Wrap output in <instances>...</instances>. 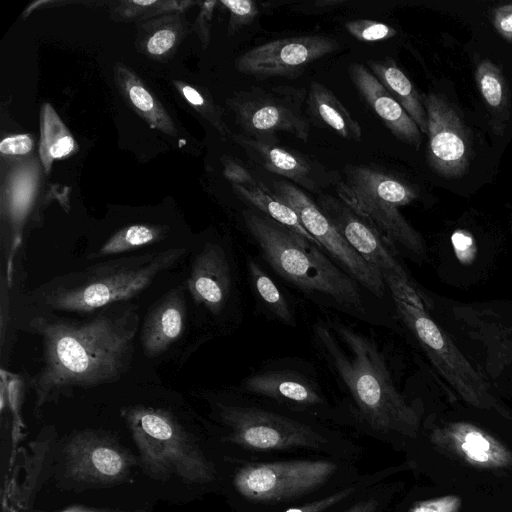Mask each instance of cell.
Returning a JSON list of instances; mask_svg holds the SVG:
<instances>
[{"label": "cell", "instance_id": "cell-20", "mask_svg": "<svg viewBox=\"0 0 512 512\" xmlns=\"http://www.w3.org/2000/svg\"><path fill=\"white\" fill-rule=\"evenodd\" d=\"M429 439L440 451L477 468L500 469L512 465V451L508 447L468 422L446 423L433 429Z\"/></svg>", "mask_w": 512, "mask_h": 512}, {"label": "cell", "instance_id": "cell-28", "mask_svg": "<svg viewBox=\"0 0 512 512\" xmlns=\"http://www.w3.org/2000/svg\"><path fill=\"white\" fill-rule=\"evenodd\" d=\"M475 81L490 116L495 134L502 135L510 117V92L500 67L490 59L481 60L475 70Z\"/></svg>", "mask_w": 512, "mask_h": 512}, {"label": "cell", "instance_id": "cell-44", "mask_svg": "<svg viewBox=\"0 0 512 512\" xmlns=\"http://www.w3.org/2000/svg\"><path fill=\"white\" fill-rule=\"evenodd\" d=\"M492 22L497 33L512 42V3L496 6L492 11Z\"/></svg>", "mask_w": 512, "mask_h": 512}, {"label": "cell", "instance_id": "cell-13", "mask_svg": "<svg viewBox=\"0 0 512 512\" xmlns=\"http://www.w3.org/2000/svg\"><path fill=\"white\" fill-rule=\"evenodd\" d=\"M305 96L302 88L278 86L267 90L251 87L235 93L227 100V105L247 136H274L282 131L306 142L310 126L302 112Z\"/></svg>", "mask_w": 512, "mask_h": 512}, {"label": "cell", "instance_id": "cell-47", "mask_svg": "<svg viewBox=\"0 0 512 512\" xmlns=\"http://www.w3.org/2000/svg\"><path fill=\"white\" fill-rule=\"evenodd\" d=\"M2 512H6V511L2 510Z\"/></svg>", "mask_w": 512, "mask_h": 512}, {"label": "cell", "instance_id": "cell-12", "mask_svg": "<svg viewBox=\"0 0 512 512\" xmlns=\"http://www.w3.org/2000/svg\"><path fill=\"white\" fill-rule=\"evenodd\" d=\"M194 302L212 319L239 325L243 318L242 293L235 254L219 242H207L196 254L187 279Z\"/></svg>", "mask_w": 512, "mask_h": 512}, {"label": "cell", "instance_id": "cell-25", "mask_svg": "<svg viewBox=\"0 0 512 512\" xmlns=\"http://www.w3.org/2000/svg\"><path fill=\"white\" fill-rule=\"evenodd\" d=\"M246 273L256 309L272 321L295 327L297 317L293 303L253 256L246 259Z\"/></svg>", "mask_w": 512, "mask_h": 512}, {"label": "cell", "instance_id": "cell-35", "mask_svg": "<svg viewBox=\"0 0 512 512\" xmlns=\"http://www.w3.org/2000/svg\"><path fill=\"white\" fill-rule=\"evenodd\" d=\"M175 87L187 103L208 121L223 137L231 138L232 133L223 119L222 109L204 89L182 81L174 82Z\"/></svg>", "mask_w": 512, "mask_h": 512}, {"label": "cell", "instance_id": "cell-33", "mask_svg": "<svg viewBox=\"0 0 512 512\" xmlns=\"http://www.w3.org/2000/svg\"><path fill=\"white\" fill-rule=\"evenodd\" d=\"M167 230L166 226L151 224L126 226L110 236L103 245L96 252L91 253L88 258L99 259L139 249L163 239L166 236Z\"/></svg>", "mask_w": 512, "mask_h": 512}, {"label": "cell", "instance_id": "cell-21", "mask_svg": "<svg viewBox=\"0 0 512 512\" xmlns=\"http://www.w3.org/2000/svg\"><path fill=\"white\" fill-rule=\"evenodd\" d=\"M453 313L467 333L484 345L486 365L492 378L499 377L503 370L512 366V316L475 306H457Z\"/></svg>", "mask_w": 512, "mask_h": 512}, {"label": "cell", "instance_id": "cell-6", "mask_svg": "<svg viewBox=\"0 0 512 512\" xmlns=\"http://www.w3.org/2000/svg\"><path fill=\"white\" fill-rule=\"evenodd\" d=\"M352 464L330 457L244 462L233 473L232 488L252 512L285 509L355 481L360 475Z\"/></svg>", "mask_w": 512, "mask_h": 512}, {"label": "cell", "instance_id": "cell-17", "mask_svg": "<svg viewBox=\"0 0 512 512\" xmlns=\"http://www.w3.org/2000/svg\"><path fill=\"white\" fill-rule=\"evenodd\" d=\"M41 182L35 157L10 161L1 189V220L5 229V278L12 285L15 258L21 247Z\"/></svg>", "mask_w": 512, "mask_h": 512}, {"label": "cell", "instance_id": "cell-31", "mask_svg": "<svg viewBox=\"0 0 512 512\" xmlns=\"http://www.w3.org/2000/svg\"><path fill=\"white\" fill-rule=\"evenodd\" d=\"M234 193L252 209L272 218L278 223L322 247L302 226L295 211L278 199L263 184L253 187L232 185ZM323 248V247H322Z\"/></svg>", "mask_w": 512, "mask_h": 512}, {"label": "cell", "instance_id": "cell-4", "mask_svg": "<svg viewBox=\"0 0 512 512\" xmlns=\"http://www.w3.org/2000/svg\"><path fill=\"white\" fill-rule=\"evenodd\" d=\"M212 409L222 429L221 442L244 452L245 462H257L259 456L302 451L352 461L360 450L326 422L237 390L215 400Z\"/></svg>", "mask_w": 512, "mask_h": 512}, {"label": "cell", "instance_id": "cell-19", "mask_svg": "<svg viewBox=\"0 0 512 512\" xmlns=\"http://www.w3.org/2000/svg\"><path fill=\"white\" fill-rule=\"evenodd\" d=\"M231 139L244 149L252 161L310 192L319 193L329 184L338 183L333 171L300 153L279 146L275 136L232 134Z\"/></svg>", "mask_w": 512, "mask_h": 512}, {"label": "cell", "instance_id": "cell-39", "mask_svg": "<svg viewBox=\"0 0 512 512\" xmlns=\"http://www.w3.org/2000/svg\"><path fill=\"white\" fill-rule=\"evenodd\" d=\"M157 0H123L115 2L111 9V18L115 21L140 19Z\"/></svg>", "mask_w": 512, "mask_h": 512}, {"label": "cell", "instance_id": "cell-30", "mask_svg": "<svg viewBox=\"0 0 512 512\" xmlns=\"http://www.w3.org/2000/svg\"><path fill=\"white\" fill-rule=\"evenodd\" d=\"M78 145L62 119L50 103L43 104L40 112L39 157L46 174L54 160L70 156Z\"/></svg>", "mask_w": 512, "mask_h": 512}, {"label": "cell", "instance_id": "cell-7", "mask_svg": "<svg viewBox=\"0 0 512 512\" xmlns=\"http://www.w3.org/2000/svg\"><path fill=\"white\" fill-rule=\"evenodd\" d=\"M139 453L143 471L165 481L176 477L186 484H208L217 468L197 439L168 410L133 405L121 410Z\"/></svg>", "mask_w": 512, "mask_h": 512}, {"label": "cell", "instance_id": "cell-45", "mask_svg": "<svg viewBox=\"0 0 512 512\" xmlns=\"http://www.w3.org/2000/svg\"><path fill=\"white\" fill-rule=\"evenodd\" d=\"M195 1H178V0H165L157 1L139 20L142 22L151 18L173 14V13H184L190 6L196 4Z\"/></svg>", "mask_w": 512, "mask_h": 512}, {"label": "cell", "instance_id": "cell-8", "mask_svg": "<svg viewBox=\"0 0 512 512\" xmlns=\"http://www.w3.org/2000/svg\"><path fill=\"white\" fill-rule=\"evenodd\" d=\"M337 197L365 218L398 256L404 251L421 258L426 247L421 234L400 208L419 197L408 181L372 165H348L336 184Z\"/></svg>", "mask_w": 512, "mask_h": 512}, {"label": "cell", "instance_id": "cell-24", "mask_svg": "<svg viewBox=\"0 0 512 512\" xmlns=\"http://www.w3.org/2000/svg\"><path fill=\"white\" fill-rule=\"evenodd\" d=\"M114 79L127 104L152 129L171 137L177 135V128L167 110L133 70L118 62L114 66Z\"/></svg>", "mask_w": 512, "mask_h": 512}, {"label": "cell", "instance_id": "cell-46", "mask_svg": "<svg viewBox=\"0 0 512 512\" xmlns=\"http://www.w3.org/2000/svg\"><path fill=\"white\" fill-rule=\"evenodd\" d=\"M2 510L6 512H21L18 509L11 507L10 505L3 503L2 504ZM28 512V511H24ZM33 512H43V511H33ZM57 512H146L145 508L140 509H133V510H127V509H119V508H100V507H89V506H83V505H73L69 506L63 510L57 511Z\"/></svg>", "mask_w": 512, "mask_h": 512}, {"label": "cell", "instance_id": "cell-38", "mask_svg": "<svg viewBox=\"0 0 512 512\" xmlns=\"http://www.w3.org/2000/svg\"><path fill=\"white\" fill-rule=\"evenodd\" d=\"M388 497L384 488L378 485L366 490L336 512H381Z\"/></svg>", "mask_w": 512, "mask_h": 512}, {"label": "cell", "instance_id": "cell-32", "mask_svg": "<svg viewBox=\"0 0 512 512\" xmlns=\"http://www.w3.org/2000/svg\"><path fill=\"white\" fill-rule=\"evenodd\" d=\"M395 470V468H386L375 473L360 475L352 483L321 494L317 498L293 504L278 512H331L333 508L346 505L366 490L378 485Z\"/></svg>", "mask_w": 512, "mask_h": 512}, {"label": "cell", "instance_id": "cell-42", "mask_svg": "<svg viewBox=\"0 0 512 512\" xmlns=\"http://www.w3.org/2000/svg\"><path fill=\"white\" fill-rule=\"evenodd\" d=\"M216 4V1L200 2V11L193 25V30L198 35L204 49L210 43L211 21Z\"/></svg>", "mask_w": 512, "mask_h": 512}, {"label": "cell", "instance_id": "cell-40", "mask_svg": "<svg viewBox=\"0 0 512 512\" xmlns=\"http://www.w3.org/2000/svg\"><path fill=\"white\" fill-rule=\"evenodd\" d=\"M462 500L457 495H445L417 501L406 512H458Z\"/></svg>", "mask_w": 512, "mask_h": 512}, {"label": "cell", "instance_id": "cell-5", "mask_svg": "<svg viewBox=\"0 0 512 512\" xmlns=\"http://www.w3.org/2000/svg\"><path fill=\"white\" fill-rule=\"evenodd\" d=\"M185 253V248H170L94 264L52 280L42 289L40 302L50 311L82 314L126 302Z\"/></svg>", "mask_w": 512, "mask_h": 512}, {"label": "cell", "instance_id": "cell-2", "mask_svg": "<svg viewBox=\"0 0 512 512\" xmlns=\"http://www.w3.org/2000/svg\"><path fill=\"white\" fill-rule=\"evenodd\" d=\"M311 342L341 395V424L381 441L416 437L420 412L399 391L376 340L338 317H327L313 323Z\"/></svg>", "mask_w": 512, "mask_h": 512}, {"label": "cell", "instance_id": "cell-26", "mask_svg": "<svg viewBox=\"0 0 512 512\" xmlns=\"http://www.w3.org/2000/svg\"><path fill=\"white\" fill-rule=\"evenodd\" d=\"M138 24L137 48L145 56L156 60L172 57L186 33L183 13L167 14Z\"/></svg>", "mask_w": 512, "mask_h": 512}, {"label": "cell", "instance_id": "cell-14", "mask_svg": "<svg viewBox=\"0 0 512 512\" xmlns=\"http://www.w3.org/2000/svg\"><path fill=\"white\" fill-rule=\"evenodd\" d=\"M271 192L295 211L306 231L346 273L371 295L384 298L387 286L381 274L347 243L303 189L288 180H280L273 182Z\"/></svg>", "mask_w": 512, "mask_h": 512}, {"label": "cell", "instance_id": "cell-23", "mask_svg": "<svg viewBox=\"0 0 512 512\" xmlns=\"http://www.w3.org/2000/svg\"><path fill=\"white\" fill-rule=\"evenodd\" d=\"M186 303L179 288L166 293L148 313L141 329V345L149 357L164 353L183 334Z\"/></svg>", "mask_w": 512, "mask_h": 512}, {"label": "cell", "instance_id": "cell-9", "mask_svg": "<svg viewBox=\"0 0 512 512\" xmlns=\"http://www.w3.org/2000/svg\"><path fill=\"white\" fill-rule=\"evenodd\" d=\"M236 390L290 412L341 424L315 365L302 358L267 360L249 372Z\"/></svg>", "mask_w": 512, "mask_h": 512}, {"label": "cell", "instance_id": "cell-41", "mask_svg": "<svg viewBox=\"0 0 512 512\" xmlns=\"http://www.w3.org/2000/svg\"><path fill=\"white\" fill-rule=\"evenodd\" d=\"M222 164L224 167L223 174L232 185L235 184L245 187H253L261 184L243 165L238 163L232 157H223Z\"/></svg>", "mask_w": 512, "mask_h": 512}, {"label": "cell", "instance_id": "cell-18", "mask_svg": "<svg viewBox=\"0 0 512 512\" xmlns=\"http://www.w3.org/2000/svg\"><path fill=\"white\" fill-rule=\"evenodd\" d=\"M338 47L336 40L321 35L282 38L249 49L234 65L239 72L255 77H296Z\"/></svg>", "mask_w": 512, "mask_h": 512}, {"label": "cell", "instance_id": "cell-10", "mask_svg": "<svg viewBox=\"0 0 512 512\" xmlns=\"http://www.w3.org/2000/svg\"><path fill=\"white\" fill-rule=\"evenodd\" d=\"M398 318L417 340L442 378L471 406L505 414L491 393L487 378L460 351L450 335L426 312L392 297Z\"/></svg>", "mask_w": 512, "mask_h": 512}, {"label": "cell", "instance_id": "cell-15", "mask_svg": "<svg viewBox=\"0 0 512 512\" xmlns=\"http://www.w3.org/2000/svg\"><path fill=\"white\" fill-rule=\"evenodd\" d=\"M67 478L87 485L126 481L137 465L135 456L111 433L85 429L70 434L61 450Z\"/></svg>", "mask_w": 512, "mask_h": 512}, {"label": "cell", "instance_id": "cell-27", "mask_svg": "<svg viewBox=\"0 0 512 512\" xmlns=\"http://www.w3.org/2000/svg\"><path fill=\"white\" fill-rule=\"evenodd\" d=\"M309 115L340 137L359 141L361 127L335 94L325 85L312 81L307 94Z\"/></svg>", "mask_w": 512, "mask_h": 512}, {"label": "cell", "instance_id": "cell-22", "mask_svg": "<svg viewBox=\"0 0 512 512\" xmlns=\"http://www.w3.org/2000/svg\"><path fill=\"white\" fill-rule=\"evenodd\" d=\"M348 73L355 88L391 133L418 150L422 144L420 129L382 83L360 63L351 64Z\"/></svg>", "mask_w": 512, "mask_h": 512}, {"label": "cell", "instance_id": "cell-36", "mask_svg": "<svg viewBox=\"0 0 512 512\" xmlns=\"http://www.w3.org/2000/svg\"><path fill=\"white\" fill-rule=\"evenodd\" d=\"M350 35L362 42H377L390 39L397 31L390 25L367 19L352 20L345 23Z\"/></svg>", "mask_w": 512, "mask_h": 512}, {"label": "cell", "instance_id": "cell-1", "mask_svg": "<svg viewBox=\"0 0 512 512\" xmlns=\"http://www.w3.org/2000/svg\"><path fill=\"white\" fill-rule=\"evenodd\" d=\"M28 325L43 344L42 367L31 379L38 412L73 389L118 380L133 357L139 314L136 305L117 303L82 320L40 315Z\"/></svg>", "mask_w": 512, "mask_h": 512}, {"label": "cell", "instance_id": "cell-11", "mask_svg": "<svg viewBox=\"0 0 512 512\" xmlns=\"http://www.w3.org/2000/svg\"><path fill=\"white\" fill-rule=\"evenodd\" d=\"M317 205L347 243L382 276L392 297L425 309V296L417 289L398 255L379 232L337 196L320 193Z\"/></svg>", "mask_w": 512, "mask_h": 512}, {"label": "cell", "instance_id": "cell-3", "mask_svg": "<svg viewBox=\"0 0 512 512\" xmlns=\"http://www.w3.org/2000/svg\"><path fill=\"white\" fill-rule=\"evenodd\" d=\"M248 236L270 269L315 305L371 321L364 288L324 250L265 214L242 212Z\"/></svg>", "mask_w": 512, "mask_h": 512}, {"label": "cell", "instance_id": "cell-43", "mask_svg": "<svg viewBox=\"0 0 512 512\" xmlns=\"http://www.w3.org/2000/svg\"><path fill=\"white\" fill-rule=\"evenodd\" d=\"M34 148V141L28 134H18L5 137L0 142V152L7 156H24Z\"/></svg>", "mask_w": 512, "mask_h": 512}, {"label": "cell", "instance_id": "cell-29", "mask_svg": "<svg viewBox=\"0 0 512 512\" xmlns=\"http://www.w3.org/2000/svg\"><path fill=\"white\" fill-rule=\"evenodd\" d=\"M369 70L382 83L388 92L399 102L422 134L428 133V119L422 96L406 76V74L391 59L369 60Z\"/></svg>", "mask_w": 512, "mask_h": 512}, {"label": "cell", "instance_id": "cell-34", "mask_svg": "<svg viewBox=\"0 0 512 512\" xmlns=\"http://www.w3.org/2000/svg\"><path fill=\"white\" fill-rule=\"evenodd\" d=\"M0 377V409L3 413L7 407L12 417V449L14 453L15 447L23 437V429H25L21 415L25 386L20 375L5 369H1Z\"/></svg>", "mask_w": 512, "mask_h": 512}, {"label": "cell", "instance_id": "cell-37", "mask_svg": "<svg viewBox=\"0 0 512 512\" xmlns=\"http://www.w3.org/2000/svg\"><path fill=\"white\" fill-rule=\"evenodd\" d=\"M223 5L229 12L228 35H232L243 26L251 23L258 15V7L252 0H222Z\"/></svg>", "mask_w": 512, "mask_h": 512}, {"label": "cell", "instance_id": "cell-16", "mask_svg": "<svg viewBox=\"0 0 512 512\" xmlns=\"http://www.w3.org/2000/svg\"><path fill=\"white\" fill-rule=\"evenodd\" d=\"M428 119L426 159L440 177L454 180L469 170L473 158V136L456 107L443 95L422 96Z\"/></svg>", "mask_w": 512, "mask_h": 512}]
</instances>
